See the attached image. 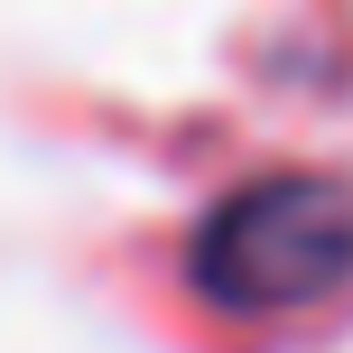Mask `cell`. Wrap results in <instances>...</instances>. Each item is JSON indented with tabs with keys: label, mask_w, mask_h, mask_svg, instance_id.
I'll list each match as a JSON object with an SVG mask.
<instances>
[{
	"label": "cell",
	"mask_w": 353,
	"mask_h": 353,
	"mask_svg": "<svg viewBox=\"0 0 353 353\" xmlns=\"http://www.w3.org/2000/svg\"><path fill=\"white\" fill-rule=\"evenodd\" d=\"M353 279V186L335 176H261L223 195L195 232V288L232 316L307 307Z\"/></svg>",
	"instance_id": "1"
}]
</instances>
